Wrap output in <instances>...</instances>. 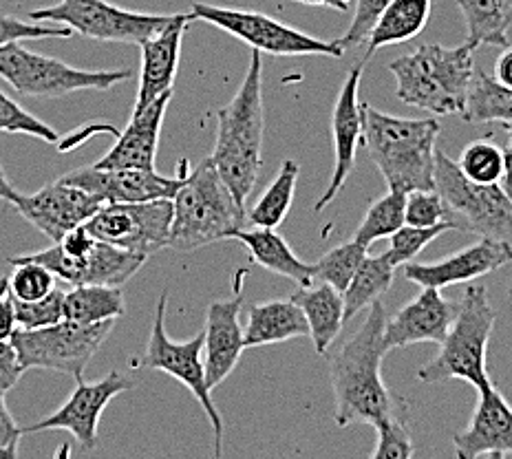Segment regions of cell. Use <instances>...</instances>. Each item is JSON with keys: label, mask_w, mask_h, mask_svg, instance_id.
Here are the masks:
<instances>
[{"label": "cell", "mask_w": 512, "mask_h": 459, "mask_svg": "<svg viewBox=\"0 0 512 459\" xmlns=\"http://www.w3.org/2000/svg\"><path fill=\"white\" fill-rule=\"evenodd\" d=\"M512 261V243L484 239L466 245L464 250L444 256L440 261L431 263H407L402 265L407 281L420 287H453L460 283H471L482 276L506 268Z\"/></svg>", "instance_id": "cell-19"}, {"label": "cell", "mask_w": 512, "mask_h": 459, "mask_svg": "<svg viewBox=\"0 0 512 459\" xmlns=\"http://www.w3.org/2000/svg\"><path fill=\"white\" fill-rule=\"evenodd\" d=\"M391 5V0H356L354 7V18H351V25L343 36L338 38V45L345 51L360 47L362 42L369 40L371 29L376 27L384 9Z\"/></svg>", "instance_id": "cell-43"}, {"label": "cell", "mask_w": 512, "mask_h": 459, "mask_svg": "<svg viewBox=\"0 0 512 459\" xmlns=\"http://www.w3.org/2000/svg\"><path fill=\"white\" fill-rule=\"evenodd\" d=\"M433 181L455 230L512 243V199L504 186L471 181L440 148L435 151Z\"/></svg>", "instance_id": "cell-8"}, {"label": "cell", "mask_w": 512, "mask_h": 459, "mask_svg": "<svg viewBox=\"0 0 512 459\" xmlns=\"http://www.w3.org/2000/svg\"><path fill=\"white\" fill-rule=\"evenodd\" d=\"M0 133H20L36 137L47 144H58L60 135L49 124L38 120L36 115L25 111L16 100L0 89Z\"/></svg>", "instance_id": "cell-39"}, {"label": "cell", "mask_w": 512, "mask_h": 459, "mask_svg": "<svg viewBox=\"0 0 512 459\" xmlns=\"http://www.w3.org/2000/svg\"><path fill=\"white\" fill-rule=\"evenodd\" d=\"M263 144V58L261 51L252 49L241 87L234 98L217 111V142L210 155L217 173L245 210L263 170Z\"/></svg>", "instance_id": "cell-2"}, {"label": "cell", "mask_w": 512, "mask_h": 459, "mask_svg": "<svg viewBox=\"0 0 512 459\" xmlns=\"http://www.w3.org/2000/svg\"><path fill=\"white\" fill-rule=\"evenodd\" d=\"M166 305H168V292L159 296L151 338H148V347L135 365L164 371L170 378H175L184 384V387L192 393V398L201 404V409H204V413L208 415L212 433H215V442H212L215 444V457H221L223 435H226V429H223L221 413L217 411L215 402H212V396H210L212 391L206 380L204 332L186 340V343H177V340H173L166 334Z\"/></svg>", "instance_id": "cell-12"}, {"label": "cell", "mask_w": 512, "mask_h": 459, "mask_svg": "<svg viewBox=\"0 0 512 459\" xmlns=\"http://www.w3.org/2000/svg\"><path fill=\"white\" fill-rule=\"evenodd\" d=\"M9 261L42 263L58 276V281L71 285L122 287L142 270L146 256L95 239L87 226H80L64 234L47 250L27 256H12Z\"/></svg>", "instance_id": "cell-7"}, {"label": "cell", "mask_w": 512, "mask_h": 459, "mask_svg": "<svg viewBox=\"0 0 512 459\" xmlns=\"http://www.w3.org/2000/svg\"><path fill=\"white\" fill-rule=\"evenodd\" d=\"M495 80L501 84V87L512 89V47H504V53L497 58L495 64Z\"/></svg>", "instance_id": "cell-48"}, {"label": "cell", "mask_w": 512, "mask_h": 459, "mask_svg": "<svg viewBox=\"0 0 512 459\" xmlns=\"http://www.w3.org/2000/svg\"><path fill=\"white\" fill-rule=\"evenodd\" d=\"M448 230H455L453 221H442L437 223V226H429V228L409 226V223H404L400 230H396L389 237L391 243H389L387 256L396 268H402V265L411 263L415 256L426 248V245L433 243L437 237H442V234Z\"/></svg>", "instance_id": "cell-38"}, {"label": "cell", "mask_w": 512, "mask_h": 459, "mask_svg": "<svg viewBox=\"0 0 512 459\" xmlns=\"http://www.w3.org/2000/svg\"><path fill=\"white\" fill-rule=\"evenodd\" d=\"M18 195H20V192H16V188L12 186V181H9L7 175H5L3 164H0V201H7V204H14Z\"/></svg>", "instance_id": "cell-51"}, {"label": "cell", "mask_w": 512, "mask_h": 459, "mask_svg": "<svg viewBox=\"0 0 512 459\" xmlns=\"http://www.w3.org/2000/svg\"><path fill=\"white\" fill-rule=\"evenodd\" d=\"M12 206L51 243H58L67 232L84 226L104 204L58 177L31 195H18Z\"/></svg>", "instance_id": "cell-16"}, {"label": "cell", "mask_w": 512, "mask_h": 459, "mask_svg": "<svg viewBox=\"0 0 512 459\" xmlns=\"http://www.w3.org/2000/svg\"><path fill=\"white\" fill-rule=\"evenodd\" d=\"M7 292H9V279H5V276H3V279H0V296L7 294Z\"/></svg>", "instance_id": "cell-52"}, {"label": "cell", "mask_w": 512, "mask_h": 459, "mask_svg": "<svg viewBox=\"0 0 512 459\" xmlns=\"http://www.w3.org/2000/svg\"><path fill=\"white\" fill-rule=\"evenodd\" d=\"M245 270L237 272L234 281V294L228 298L212 301L206 312L204 329V360H206V380L210 391L226 380L245 351L241 309H243V279Z\"/></svg>", "instance_id": "cell-21"}, {"label": "cell", "mask_w": 512, "mask_h": 459, "mask_svg": "<svg viewBox=\"0 0 512 459\" xmlns=\"http://www.w3.org/2000/svg\"><path fill=\"white\" fill-rule=\"evenodd\" d=\"M186 162L179 164L177 177H164L157 170H135V168H98L84 166L62 175L67 184L87 190L98 197L102 204H140L151 199H173L179 186L184 184Z\"/></svg>", "instance_id": "cell-17"}, {"label": "cell", "mask_w": 512, "mask_h": 459, "mask_svg": "<svg viewBox=\"0 0 512 459\" xmlns=\"http://www.w3.org/2000/svg\"><path fill=\"white\" fill-rule=\"evenodd\" d=\"M504 126V131L508 135V144L504 148V157H506V173L504 179H501V186L508 192V197L512 199V120L510 122H501Z\"/></svg>", "instance_id": "cell-49"}, {"label": "cell", "mask_w": 512, "mask_h": 459, "mask_svg": "<svg viewBox=\"0 0 512 459\" xmlns=\"http://www.w3.org/2000/svg\"><path fill=\"white\" fill-rule=\"evenodd\" d=\"M367 254H369L367 245L358 243L356 239L336 245L334 250H329L327 254L320 256L316 263H312L314 281L329 283L332 287H336L338 292H345Z\"/></svg>", "instance_id": "cell-35"}, {"label": "cell", "mask_w": 512, "mask_h": 459, "mask_svg": "<svg viewBox=\"0 0 512 459\" xmlns=\"http://www.w3.org/2000/svg\"><path fill=\"white\" fill-rule=\"evenodd\" d=\"M192 14H175L173 20L155 36L144 40L142 49V73L140 89H137L135 109H144L166 93H173V84L179 69L181 40L190 25Z\"/></svg>", "instance_id": "cell-23"}, {"label": "cell", "mask_w": 512, "mask_h": 459, "mask_svg": "<svg viewBox=\"0 0 512 459\" xmlns=\"http://www.w3.org/2000/svg\"><path fill=\"white\" fill-rule=\"evenodd\" d=\"M468 124L510 122L512 120V89L490 78L484 69L475 67V76L468 91V102L462 113Z\"/></svg>", "instance_id": "cell-33"}, {"label": "cell", "mask_w": 512, "mask_h": 459, "mask_svg": "<svg viewBox=\"0 0 512 459\" xmlns=\"http://www.w3.org/2000/svg\"><path fill=\"white\" fill-rule=\"evenodd\" d=\"M16 307H14V298L7 294L0 296V340H9L12 334L16 332Z\"/></svg>", "instance_id": "cell-47"}, {"label": "cell", "mask_w": 512, "mask_h": 459, "mask_svg": "<svg viewBox=\"0 0 512 459\" xmlns=\"http://www.w3.org/2000/svg\"><path fill=\"white\" fill-rule=\"evenodd\" d=\"M281 3H301V5H312V7H329L336 9V12H349L351 0H281Z\"/></svg>", "instance_id": "cell-50"}, {"label": "cell", "mask_w": 512, "mask_h": 459, "mask_svg": "<svg viewBox=\"0 0 512 459\" xmlns=\"http://www.w3.org/2000/svg\"><path fill=\"white\" fill-rule=\"evenodd\" d=\"M126 312L122 287L117 285H73L64 292V318L78 323H106Z\"/></svg>", "instance_id": "cell-31"}, {"label": "cell", "mask_w": 512, "mask_h": 459, "mask_svg": "<svg viewBox=\"0 0 512 459\" xmlns=\"http://www.w3.org/2000/svg\"><path fill=\"white\" fill-rule=\"evenodd\" d=\"M457 303L448 301L437 287H422V292L402 305L384 325V349H402L418 343L440 345L451 329Z\"/></svg>", "instance_id": "cell-22"}, {"label": "cell", "mask_w": 512, "mask_h": 459, "mask_svg": "<svg viewBox=\"0 0 512 459\" xmlns=\"http://www.w3.org/2000/svg\"><path fill=\"white\" fill-rule=\"evenodd\" d=\"M497 314L490 305L484 285L466 287L462 301L457 303V314L440 343V351L433 360L418 371V380L424 384H440L448 380H464L475 389L490 382L486 351L493 336Z\"/></svg>", "instance_id": "cell-6"}, {"label": "cell", "mask_w": 512, "mask_h": 459, "mask_svg": "<svg viewBox=\"0 0 512 459\" xmlns=\"http://www.w3.org/2000/svg\"><path fill=\"white\" fill-rule=\"evenodd\" d=\"M16 323L20 329H40L56 325L64 318V292L53 290L38 301H16Z\"/></svg>", "instance_id": "cell-41"}, {"label": "cell", "mask_w": 512, "mask_h": 459, "mask_svg": "<svg viewBox=\"0 0 512 459\" xmlns=\"http://www.w3.org/2000/svg\"><path fill=\"white\" fill-rule=\"evenodd\" d=\"M433 9V0H391V5L384 9V14L371 29L369 47L362 60L369 62L382 47L400 45L424 31L429 25Z\"/></svg>", "instance_id": "cell-28"}, {"label": "cell", "mask_w": 512, "mask_h": 459, "mask_svg": "<svg viewBox=\"0 0 512 459\" xmlns=\"http://www.w3.org/2000/svg\"><path fill=\"white\" fill-rule=\"evenodd\" d=\"M404 221H407L409 226L429 228L451 219H448V208L444 204V199L440 197V192L433 188L409 192L407 206H404Z\"/></svg>", "instance_id": "cell-42"}, {"label": "cell", "mask_w": 512, "mask_h": 459, "mask_svg": "<svg viewBox=\"0 0 512 459\" xmlns=\"http://www.w3.org/2000/svg\"><path fill=\"white\" fill-rule=\"evenodd\" d=\"M175 14H140L111 5L109 0H60L51 7L29 12L36 23L69 27L73 34L102 42H126L140 47L144 40L162 31Z\"/></svg>", "instance_id": "cell-13"}, {"label": "cell", "mask_w": 512, "mask_h": 459, "mask_svg": "<svg viewBox=\"0 0 512 459\" xmlns=\"http://www.w3.org/2000/svg\"><path fill=\"white\" fill-rule=\"evenodd\" d=\"M404 206H407V192L387 190V195H382L367 208L354 239L367 248L373 241L389 239L393 232L407 223L404 221Z\"/></svg>", "instance_id": "cell-34"}, {"label": "cell", "mask_w": 512, "mask_h": 459, "mask_svg": "<svg viewBox=\"0 0 512 459\" xmlns=\"http://www.w3.org/2000/svg\"><path fill=\"white\" fill-rule=\"evenodd\" d=\"M131 389V380L122 373L111 371L109 376L95 382L78 380L71 396L53 411L49 418L27 426L23 433H42V431H67L84 448H93L98 444V429L104 409L111 400Z\"/></svg>", "instance_id": "cell-15"}, {"label": "cell", "mask_w": 512, "mask_h": 459, "mask_svg": "<svg viewBox=\"0 0 512 459\" xmlns=\"http://www.w3.org/2000/svg\"><path fill=\"white\" fill-rule=\"evenodd\" d=\"M396 265L391 263L387 252L378 256H365V261L360 263L354 279L347 285L343 292L345 298V320L354 318L362 309L369 307L382 298L384 292L391 290L393 279H396Z\"/></svg>", "instance_id": "cell-32"}, {"label": "cell", "mask_w": 512, "mask_h": 459, "mask_svg": "<svg viewBox=\"0 0 512 459\" xmlns=\"http://www.w3.org/2000/svg\"><path fill=\"white\" fill-rule=\"evenodd\" d=\"M387 316V309L380 301L371 303L362 325L327 356L336 404L334 420L340 429H347L354 422L376 426L389 418L409 415L407 402L382 380V360L387 356L384 349Z\"/></svg>", "instance_id": "cell-1"}, {"label": "cell", "mask_w": 512, "mask_h": 459, "mask_svg": "<svg viewBox=\"0 0 512 459\" xmlns=\"http://www.w3.org/2000/svg\"><path fill=\"white\" fill-rule=\"evenodd\" d=\"M170 100H173V93H166L162 98L144 106V109H135L124 131L117 135L111 151L95 166L109 170H155L159 135H162L164 115L168 111Z\"/></svg>", "instance_id": "cell-24"}, {"label": "cell", "mask_w": 512, "mask_h": 459, "mask_svg": "<svg viewBox=\"0 0 512 459\" xmlns=\"http://www.w3.org/2000/svg\"><path fill=\"white\" fill-rule=\"evenodd\" d=\"M369 62L360 60L351 67L343 87L338 91L332 111V142H334V170L329 186L318 197L314 210L320 212L327 208L345 188L351 170L356 166V153L362 144V104H360V80Z\"/></svg>", "instance_id": "cell-18"}, {"label": "cell", "mask_w": 512, "mask_h": 459, "mask_svg": "<svg viewBox=\"0 0 512 459\" xmlns=\"http://www.w3.org/2000/svg\"><path fill=\"white\" fill-rule=\"evenodd\" d=\"M457 166L477 184H499L506 173L504 148L490 142V137H482V140H475L464 148L460 159H457Z\"/></svg>", "instance_id": "cell-36"}, {"label": "cell", "mask_w": 512, "mask_h": 459, "mask_svg": "<svg viewBox=\"0 0 512 459\" xmlns=\"http://www.w3.org/2000/svg\"><path fill=\"white\" fill-rule=\"evenodd\" d=\"M378 435L376 448L371 451V459H409L415 455V446L409 433V415L389 418L373 426Z\"/></svg>", "instance_id": "cell-40"}, {"label": "cell", "mask_w": 512, "mask_h": 459, "mask_svg": "<svg viewBox=\"0 0 512 459\" xmlns=\"http://www.w3.org/2000/svg\"><path fill=\"white\" fill-rule=\"evenodd\" d=\"M298 175H301V166H298L296 159H283L270 186L254 201V206L245 212V221L254 228H279L294 204Z\"/></svg>", "instance_id": "cell-30"}, {"label": "cell", "mask_w": 512, "mask_h": 459, "mask_svg": "<svg viewBox=\"0 0 512 459\" xmlns=\"http://www.w3.org/2000/svg\"><path fill=\"white\" fill-rule=\"evenodd\" d=\"M14 265V272L9 276V296L16 301H38L49 292L56 290L58 276L47 265L36 261H9Z\"/></svg>", "instance_id": "cell-37"}, {"label": "cell", "mask_w": 512, "mask_h": 459, "mask_svg": "<svg viewBox=\"0 0 512 459\" xmlns=\"http://www.w3.org/2000/svg\"><path fill=\"white\" fill-rule=\"evenodd\" d=\"M228 239L239 241L250 259L263 270L285 276L298 287L314 283V265L298 259L279 232L272 228H237L228 234Z\"/></svg>", "instance_id": "cell-27"}, {"label": "cell", "mask_w": 512, "mask_h": 459, "mask_svg": "<svg viewBox=\"0 0 512 459\" xmlns=\"http://www.w3.org/2000/svg\"><path fill=\"white\" fill-rule=\"evenodd\" d=\"M508 292H510V296H512V285H510V290H508Z\"/></svg>", "instance_id": "cell-53"}, {"label": "cell", "mask_w": 512, "mask_h": 459, "mask_svg": "<svg viewBox=\"0 0 512 459\" xmlns=\"http://www.w3.org/2000/svg\"><path fill=\"white\" fill-rule=\"evenodd\" d=\"M20 437H23V429L12 418L5 404V396L0 393V459L18 455Z\"/></svg>", "instance_id": "cell-46"}, {"label": "cell", "mask_w": 512, "mask_h": 459, "mask_svg": "<svg viewBox=\"0 0 512 459\" xmlns=\"http://www.w3.org/2000/svg\"><path fill=\"white\" fill-rule=\"evenodd\" d=\"M190 14L195 20L208 23L245 42L250 49L270 53V56L343 58L347 53L338 45V40H320L316 36L305 34V31L285 25L268 14L250 12V9L217 7L197 0V3H192Z\"/></svg>", "instance_id": "cell-11"}, {"label": "cell", "mask_w": 512, "mask_h": 459, "mask_svg": "<svg viewBox=\"0 0 512 459\" xmlns=\"http://www.w3.org/2000/svg\"><path fill=\"white\" fill-rule=\"evenodd\" d=\"M128 69L87 71L64 64L58 58L25 49L20 42L0 45V78L27 98H60L76 91H106L131 80Z\"/></svg>", "instance_id": "cell-9"}, {"label": "cell", "mask_w": 512, "mask_h": 459, "mask_svg": "<svg viewBox=\"0 0 512 459\" xmlns=\"http://www.w3.org/2000/svg\"><path fill=\"white\" fill-rule=\"evenodd\" d=\"M466 23V42L477 47H508L512 0H457Z\"/></svg>", "instance_id": "cell-29"}, {"label": "cell", "mask_w": 512, "mask_h": 459, "mask_svg": "<svg viewBox=\"0 0 512 459\" xmlns=\"http://www.w3.org/2000/svg\"><path fill=\"white\" fill-rule=\"evenodd\" d=\"M290 298L303 309L316 354L325 356L345 325L343 292H338L329 283L314 281L298 287Z\"/></svg>", "instance_id": "cell-26"}, {"label": "cell", "mask_w": 512, "mask_h": 459, "mask_svg": "<svg viewBox=\"0 0 512 459\" xmlns=\"http://www.w3.org/2000/svg\"><path fill=\"white\" fill-rule=\"evenodd\" d=\"M442 126L437 117L387 115L362 104V144L378 166L387 190H433L437 137Z\"/></svg>", "instance_id": "cell-3"}, {"label": "cell", "mask_w": 512, "mask_h": 459, "mask_svg": "<svg viewBox=\"0 0 512 459\" xmlns=\"http://www.w3.org/2000/svg\"><path fill=\"white\" fill-rule=\"evenodd\" d=\"M475 391L473 418L466 429L453 435L455 455L460 459L512 457V404L493 380Z\"/></svg>", "instance_id": "cell-20"}, {"label": "cell", "mask_w": 512, "mask_h": 459, "mask_svg": "<svg viewBox=\"0 0 512 459\" xmlns=\"http://www.w3.org/2000/svg\"><path fill=\"white\" fill-rule=\"evenodd\" d=\"M170 223L173 199H151L140 204H104L84 226L95 239L148 259L168 248Z\"/></svg>", "instance_id": "cell-14"}, {"label": "cell", "mask_w": 512, "mask_h": 459, "mask_svg": "<svg viewBox=\"0 0 512 459\" xmlns=\"http://www.w3.org/2000/svg\"><path fill=\"white\" fill-rule=\"evenodd\" d=\"M305 336H309L307 318L292 298H272L248 307V323L243 327L245 349L279 345Z\"/></svg>", "instance_id": "cell-25"}, {"label": "cell", "mask_w": 512, "mask_h": 459, "mask_svg": "<svg viewBox=\"0 0 512 459\" xmlns=\"http://www.w3.org/2000/svg\"><path fill=\"white\" fill-rule=\"evenodd\" d=\"M398 100L435 117L464 113L475 76V47L420 45L389 62Z\"/></svg>", "instance_id": "cell-4"}, {"label": "cell", "mask_w": 512, "mask_h": 459, "mask_svg": "<svg viewBox=\"0 0 512 459\" xmlns=\"http://www.w3.org/2000/svg\"><path fill=\"white\" fill-rule=\"evenodd\" d=\"M245 212L248 210L234 199L212 159L206 157L175 192L168 248L190 252L228 241L232 230L245 226Z\"/></svg>", "instance_id": "cell-5"}, {"label": "cell", "mask_w": 512, "mask_h": 459, "mask_svg": "<svg viewBox=\"0 0 512 459\" xmlns=\"http://www.w3.org/2000/svg\"><path fill=\"white\" fill-rule=\"evenodd\" d=\"M73 31L64 25H45L36 20H20L14 16H0V45L20 40H42V38H71Z\"/></svg>", "instance_id": "cell-44"}, {"label": "cell", "mask_w": 512, "mask_h": 459, "mask_svg": "<svg viewBox=\"0 0 512 459\" xmlns=\"http://www.w3.org/2000/svg\"><path fill=\"white\" fill-rule=\"evenodd\" d=\"M115 320L106 323H78V320L62 318L60 323L40 329H20L12 334V345L18 354L20 365L29 369H47L67 373L82 380L84 369L89 367L93 356L98 354L104 340L109 338Z\"/></svg>", "instance_id": "cell-10"}, {"label": "cell", "mask_w": 512, "mask_h": 459, "mask_svg": "<svg viewBox=\"0 0 512 459\" xmlns=\"http://www.w3.org/2000/svg\"><path fill=\"white\" fill-rule=\"evenodd\" d=\"M23 373L25 369L20 365L12 340H0V393L7 396V391L16 387Z\"/></svg>", "instance_id": "cell-45"}]
</instances>
